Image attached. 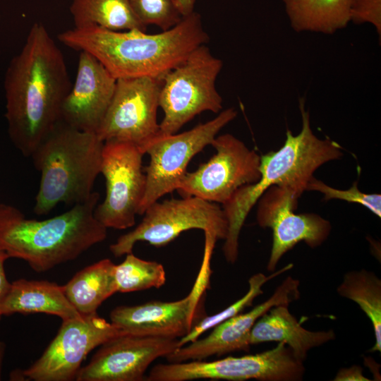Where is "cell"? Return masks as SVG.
Instances as JSON below:
<instances>
[{
	"instance_id": "6da1fadb",
	"label": "cell",
	"mask_w": 381,
	"mask_h": 381,
	"mask_svg": "<svg viewBox=\"0 0 381 381\" xmlns=\"http://www.w3.org/2000/svg\"><path fill=\"white\" fill-rule=\"evenodd\" d=\"M67 71L62 52L45 26L34 23L4 80L8 135L25 157L61 120L71 87Z\"/></svg>"
},
{
	"instance_id": "7a4b0ae2",
	"label": "cell",
	"mask_w": 381,
	"mask_h": 381,
	"mask_svg": "<svg viewBox=\"0 0 381 381\" xmlns=\"http://www.w3.org/2000/svg\"><path fill=\"white\" fill-rule=\"evenodd\" d=\"M57 38L73 49L92 54L116 80L162 78L209 41L201 16L195 11L157 34L93 26L74 28L61 32Z\"/></svg>"
},
{
	"instance_id": "3957f363",
	"label": "cell",
	"mask_w": 381,
	"mask_h": 381,
	"mask_svg": "<svg viewBox=\"0 0 381 381\" xmlns=\"http://www.w3.org/2000/svg\"><path fill=\"white\" fill-rule=\"evenodd\" d=\"M99 198L93 191L68 211L44 220L27 218L18 208L0 203V248L37 272L75 260L107 238V228L94 215Z\"/></svg>"
},
{
	"instance_id": "277c9868",
	"label": "cell",
	"mask_w": 381,
	"mask_h": 381,
	"mask_svg": "<svg viewBox=\"0 0 381 381\" xmlns=\"http://www.w3.org/2000/svg\"><path fill=\"white\" fill-rule=\"evenodd\" d=\"M299 109L302 119L300 133L294 135L287 129L284 145L277 151L260 156L258 181L237 189L222 206L228 222L222 250L231 264L238 259L239 235L248 214L270 187L286 188L299 198L320 167L343 155L338 143L329 138L320 139L314 134L303 98L299 100Z\"/></svg>"
},
{
	"instance_id": "5b68a950",
	"label": "cell",
	"mask_w": 381,
	"mask_h": 381,
	"mask_svg": "<svg viewBox=\"0 0 381 381\" xmlns=\"http://www.w3.org/2000/svg\"><path fill=\"white\" fill-rule=\"evenodd\" d=\"M103 146L97 133L59 121L30 155L40 172L35 214H47L59 203L87 199L100 174Z\"/></svg>"
},
{
	"instance_id": "8992f818",
	"label": "cell",
	"mask_w": 381,
	"mask_h": 381,
	"mask_svg": "<svg viewBox=\"0 0 381 381\" xmlns=\"http://www.w3.org/2000/svg\"><path fill=\"white\" fill-rule=\"evenodd\" d=\"M222 67V61L202 44L162 77L159 107L164 118L159 133H176L196 115L222 110L223 99L216 88Z\"/></svg>"
},
{
	"instance_id": "52a82bcc",
	"label": "cell",
	"mask_w": 381,
	"mask_h": 381,
	"mask_svg": "<svg viewBox=\"0 0 381 381\" xmlns=\"http://www.w3.org/2000/svg\"><path fill=\"white\" fill-rule=\"evenodd\" d=\"M306 368L284 342L256 354L228 356L205 361H188L155 365L147 381H188L199 379L243 381H301Z\"/></svg>"
},
{
	"instance_id": "ba28073f",
	"label": "cell",
	"mask_w": 381,
	"mask_h": 381,
	"mask_svg": "<svg viewBox=\"0 0 381 381\" xmlns=\"http://www.w3.org/2000/svg\"><path fill=\"white\" fill-rule=\"evenodd\" d=\"M143 214V220L133 230L121 235L109 246L115 257L132 253L138 241L164 246L182 232L193 229L210 233L217 240H224L228 233V222L222 207L195 196L156 201Z\"/></svg>"
},
{
	"instance_id": "9c48e42d",
	"label": "cell",
	"mask_w": 381,
	"mask_h": 381,
	"mask_svg": "<svg viewBox=\"0 0 381 381\" xmlns=\"http://www.w3.org/2000/svg\"><path fill=\"white\" fill-rule=\"evenodd\" d=\"M237 116L234 108L221 111L218 116L181 133H157L144 149L150 163L144 169L146 188L138 214L163 195L176 190L187 172L191 159L211 145L218 133Z\"/></svg>"
},
{
	"instance_id": "30bf717a",
	"label": "cell",
	"mask_w": 381,
	"mask_h": 381,
	"mask_svg": "<svg viewBox=\"0 0 381 381\" xmlns=\"http://www.w3.org/2000/svg\"><path fill=\"white\" fill-rule=\"evenodd\" d=\"M213 249L211 244H205L201 270L185 298L169 302L152 301L139 305L119 306L111 311V322L126 334L171 339H181L186 335L206 316L204 302Z\"/></svg>"
},
{
	"instance_id": "8fae6325",
	"label": "cell",
	"mask_w": 381,
	"mask_h": 381,
	"mask_svg": "<svg viewBox=\"0 0 381 381\" xmlns=\"http://www.w3.org/2000/svg\"><path fill=\"white\" fill-rule=\"evenodd\" d=\"M144 155L130 143L104 142L100 174L105 179L106 195L94 215L106 228L125 229L135 225L146 188Z\"/></svg>"
},
{
	"instance_id": "7c38bea8",
	"label": "cell",
	"mask_w": 381,
	"mask_h": 381,
	"mask_svg": "<svg viewBox=\"0 0 381 381\" xmlns=\"http://www.w3.org/2000/svg\"><path fill=\"white\" fill-rule=\"evenodd\" d=\"M217 152L193 172H186L176 190L212 202H226L237 189L260 176V156L231 134L216 136Z\"/></svg>"
},
{
	"instance_id": "4fadbf2b",
	"label": "cell",
	"mask_w": 381,
	"mask_h": 381,
	"mask_svg": "<svg viewBox=\"0 0 381 381\" xmlns=\"http://www.w3.org/2000/svg\"><path fill=\"white\" fill-rule=\"evenodd\" d=\"M161 86L162 78L117 79L111 103L96 133L99 138L103 142L130 143L144 153L146 145L159 131Z\"/></svg>"
},
{
	"instance_id": "5bb4252c",
	"label": "cell",
	"mask_w": 381,
	"mask_h": 381,
	"mask_svg": "<svg viewBox=\"0 0 381 381\" xmlns=\"http://www.w3.org/2000/svg\"><path fill=\"white\" fill-rule=\"evenodd\" d=\"M62 321L42 356L22 371L23 377L35 381L73 380L91 351L123 334L97 313Z\"/></svg>"
},
{
	"instance_id": "9a60e30c",
	"label": "cell",
	"mask_w": 381,
	"mask_h": 381,
	"mask_svg": "<svg viewBox=\"0 0 381 381\" xmlns=\"http://www.w3.org/2000/svg\"><path fill=\"white\" fill-rule=\"evenodd\" d=\"M298 198L289 190L270 187L258 200L257 222L272 231V244L267 270L274 272L282 256L298 243L314 248L325 241L331 231L329 222L315 213L296 214Z\"/></svg>"
},
{
	"instance_id": "2e32d148",
	"label": "cell",
	"mask_w": 381,
	"mask_h": 381,
	"mask_svg": "<svg viewBox=\"0 0 381 381\" xmlns=\"http://www.w3.org/2000/svg\"><path fill=\"white\" fill-rule=\"evenodd\" d=\"M179 339L121 334L102 344L89 363L81 367L77 381H142L156 359L180 346Z\"/></svg>"
},
{
	"instance_id": "e0dca14e",
	"label": "cell",
	"mask_w": 381,
	"mask_h": 381,
	"mask_svg": "<svg viewBox=\"0 0 381 381\" xmlns=\"http://www.w3.org/2000/svg\"><path fill=\"white\" fill-rule=\"evenodd\" d=\"M299 280L287 277L265 301L245 313H239L217 325L205 337L175 349L166 357L169 363L203 360L237 351H248V338L255 322L270 308L289 306L300 298Z\"/></svg>"
},
{
	"instance_id": "ac0fdd59",
	"label": "cell",
	"mask_w": 381,
	"mask_h": 381,
	"mask_svg": "<svg viewBox=\"0 0 381 381\" xmlns=\"http://www.w3.org/2000/svg\"><path fill=\"white\" fill-rule=\"evenodd\" d=\"M116 79L92 54L80 51L77 73L61 109V120L97 133L111 103Z\"/></svg>"
},
{
	"instance_id": "d6986e66",
	"label": "cell",
	"mask_w": 381,
	"mask_h": 381,
	"mask_svg": "<svg viewBox=\"0 0 381 381\" xmlns=\"http://www.w3.org/2000/svg\"><path fill=\"white\" fill-rule=\"evenodd\" d=\"M289 306H277L262 315L252 327L248 341L255 345L267 341L284 342L294 356L303 362L308 352L335 339L333 329L310 331L303 327Z\"/></svg>"
},
{
	"instance_id": "ffe728a7",
	"label": "cell",
	"mask_w": 381,
	"mask_h": 381,
	"mask_svg": "<svg viewBox=\"0 0 381 381\" xmlns=\"http://www.w3.org/2000/svg\"><path fill=\"white\" fill-rule=\"evenodd\" d=\"M35 313L56 315L62 320L81 316L66 298L63 286L49 281L25 279L11 282L1 308L2 317Z\"/></svg>"
},
{
	"instance_id": "44dd1931",
	"label": "cell",
	"mask_w": 381,
	"mask_h": 381,
	"mask_svg": "<svg viewBox=\"0 0 381 381\" xmlns=\"http://www.w3.org/2000/svg\"><path fill=\"white\" fill-rule=\"evenodd\" d=\"M291 28L296 32L332 35L350 23L353 0H282Z\"/></svg>"
},
{
	"instance_id": "7402d4cb",
	"label": "cell",
	"mask_w": 381,
	"mask_h": 381,
	"mask_svg": "<svg viewBox=\"0 0 381 381\" xmlns=\"http://www.w3.org/2000/svg\"><path fill=\"white\" fill-rule=\"evenodd\" d=\"M116 265L102 259L78 272L63 286L64 294L81 315L97 313L101 304L117 292Z\"/></svg>"
},
{
	"instance_id": "603a6c76",
	"label": "cell",
	"mask_w": 381,
	"mask_h": 381,
	"mask_svg": "<svg viewBox=\"0 0 381 381\" xmlns=\"http://www.w3.org/2000/svg\"><path fill=\"white\" fill-rule=\"evenodd\" d=\"M74 28L100 27L110 30L146 31L129 0H73L70 7Z\"/></svg>"
},
{
	"instance_id": "cb8c5ba5",
	"label": "cell",
	"mask_w": 381,
	"mask_h": 381,
	"mask_svg": "<svg viewBox=\"0 0 381 381\" xmlns=\"http://www.w3.org/2000/svg\"><path fill=\"white\" fill-rule=\"evenodd\" d=\"M339 296L355 302L370 320L375 334L370 352L381 351V280L366 270L347 272L337 287Z\"/></svg>"
},
{
	"instance_id": "d4e9b609",
	"label": "cell",
	"mask_w": 381,
	"mask_h": 381,
	"mask_svg": "<svg viewBox=\"0 0 381 381\" xmlns=\"http://www.w3.org/2000/svg\"><path fill=\"white\" fill-rule=\"evenodd\" d=\"M115 279L117 292L159 289L166 282V272L161 263L143 260L132 252L126 254L121 263L116 265Z\"/></svg>"
},
{
	"instance_id": "484cf974",
	"label": "cell",
	"mask_w": 381,
	"mask_h": 381,
	"mask_svg": "<svg viewBox=\"0 0 381 381\" xmlns=\"http://www.w3.org/2000/svg\"><path fill=\"white\" fill-rule=\"evenodd\" d=\"M293 266V264H289L281 270L272 272L269 276L261 272L251 276L248 279V290L243 296L219 313L202 318L186 335L179 339L180 346L197 339L206 331L252 306L255 298L263 294L262 288L266 282L291 269Z\"/></svg>"
},
{
	"instance_id": "4316f807",
	"label": "cell",
	"mask_w": 381,
	"mask_h": 381,
	"mask_svg": "<svg viewBox=\"0 0 381 381\" xmlns=\"http://www.w3.org/2000/svg\"><path fill=\"white\" fill-rule=\"evenodd\" d=\"M139 21L145 26L155 25L162 31L179 23L183 17L176 0H129Z\"/></svg>"
},
{
	"instance_id": "83f0119b",
	"label": "cell",
	"mask_w": 381,
	"mask_h": 381,
	"mask_svg": "<svg viewBox=\"0 0 381 381\" xmlns=\"http://www.w3.org/2000/svg\"><path fill=\"white\" fill-rule=\"evenodd\" d=\"M306 190L318 191L324 195V200L339 199L357 203L367 207L376 216L381 217V195L377 193L361 192L355 182L347 190H340L329 186L313 176L308 182Z\"/></svg>"
},
{
	"instance_id": "f1b7e54d",
	"label": "cell",
	"mask_w": 381,
	"mask_h": 381,
	"mask_svg": "<svg viewBox=\"0 0 381 381\" xmlns=\"http://www.w3.org/2000/svg\"><path fill=\"white\" fill-rule=\"evenodd\" d=\"M350 22L373 25L380 42L381 38V0H353L350 9Z\"/></svg>"
},
{
	"instance_id": "f546056e",
	"label": "cell",
	"mask_w": 381,
	"mask_h": 381,
	"mask_svg": "<svg viewBox=\"0 0 381 381\" xmlns=\"http://www.w3.org/2000/svg\"><path fill=\"white\" fill-rule=\"evenodd\" d=\"M9 256L8 254L0 248V320L2 318L1 314V308L6 298L10 291L11 282L7 279L5 272L4 264Z\"/></svg>"
},
{
	"instance_id": "4dcf8cb0",
	"label": "cell",
	"mask_w": 381,
	"mask_h": 381,
	"mask_svg": "<svg viewBox=\"0 0 381 381\" xmlns=\"http://www.w3.org/2000/svg\"><path fill=\"white\" fill-rule=\"evenodd\" d=\"M334 381H369L363 375V368L359 365L341 368L337 373Z\"/></svg>"
},
{
	"instance_id": "1f68e13d",
	"label": "cell",
	"mask_w": 381,
	"mask_h": 381,
	"mask_svg": "<svg viewBox=\"0 0 381 381\" xmlns=\"http://www.w3.org/2000/svg\"><path fill=\"white\" fill-rule=\"evenodd\" d=\"M196 0H176V5L183 16L194 11Z\"/></svg>"
},
{
	"instance_id": "d6a6232c",
	"label": "cell",
	"mask_w": 381,
	"mask_h": 381,
	"mask_svg": "<svg viewBox=\"0 0 381 381\" xmlns=\"http://www.w3.org/2000/svg\"><path fill=\"white\" fill-rule=\"evenodd\" d=\"M5 350H6V344L4 341L0 340V380L1 378V369H2V363H3L4 357Z\"/></svg>"
}]
</instances>
